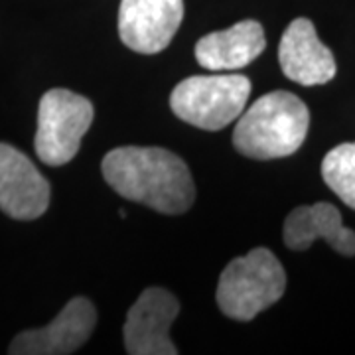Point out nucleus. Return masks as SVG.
Returning <instances> with one entry per match:
<instances>
[{
    "label": "nucleus",
    "instance_id": "nucleus-1",
    "mask_svg": "<svg viewBox=\"0 0 355 355\" xmlns=\"http://www.w3.org/2000/svg\"><path fill=\"white\" fill-rule=\"evenodd\" d=\"M103 178L119 196L164 216L186 214L196 200L188 164L158 146H121L105 154Z\"/></svg>",
    "mask_w": 355,
    "mask_h": 355
},
{
    "label": "nucleus",
    "instance_id": "nucleus-2",
    "mask_svg": "<svg viewBox=\"0 0 355 355\" xmlns=\"http://www.w3.org/2000/svg\"><path fill=\"white\" fill-rule=\"evenodd\" d=\"M308 127L306 103L291 91H272L243 111L233 130V146L254 160L286 158L302 146Z\"/></svg>",
    "mask_w": 355,
    "mask_h": 355
},
{
    "label": "nucleus",
    "instance_id": "nucleus-3",
    "mask_svg": "<svg viewBox=\"0 0 355 355\" xmlns=\"http://www.w3.org/2000/svg\"><path fill=\"white\" fill-rule=\"evenodd\" d=\"M286 291V272L272 251L257 247L233 259L217 284V306L231 320L249 322L277 304Z\"/></svg>",
    "mask_w": 355,
    "mask_h": 355
},
{
    "label": "nucleus",
    "instance_id": "nucleus-4",
    "mask_svg": "<svg viewBox=\"0 0 355 355\" xmlns=\"http://www.w3.org/2000/svg\"><path fill=\"white\" fill-rule=\"evenodd\" d=\"M251 95V79L237 73L191 76L180 81L170 107L178 119L203 130H221L237 121Z\"/></svg>",
    "mask_w": 355,
    "mask_h": 355
},
{
    "label": "nucleus",
    "instance_id": "nucleus-5",
    "mask_svg": "<svg viewBox=\"0 0 355 355\" xmlns=\"http://www.w3.org/2000/svg\"><path fill=\"white\" fill-rule=\"evenodd\" d=\"M95 109L87 97L67 89H50L38 105L36 154L48 166H64L79 153L81 139L93 123Z\"/></svg>",
    "mask_w": 355,
    "mask_h": 355
},
{
    "label": "nucleus",
    "instance_id": "nucleus-6",
    "mask_svg": "<svg viewBox=\"0 0 355 355\" xmlns=\"http://www.w3.org/2000/svg\"><path fill=\"white\" fill-rule=\"evenodd\" d=\"M180 312L176 296L164 288H146L130 306L125 320V347L130 355H176L170 326Z\"/></svg>",
    "mask_w": 355,
    "mask_h": 355
},
{
    "label": "nucleus",
    "instance_id": "nucleus-7",
    "mask_svg": "<svg viewBox=\"0 0 355 355\" xmlns=\"http://www.w3.org/2000/svg\"><path fill=\"white\" fill-rule=\"evenodd\" d=\"M184 18V0H121L119 36L128 50L158 53L170 46Z\"/></svg>",
    "mask_w": 355,
    "mask_h": 355
},
{
    "label": "nucleus",
    "instance_id": "nucleus-8",
    "mask_svg": "<svg viewBox=\"0 0 355 355\" xmlns=\"http://www.w3.org/2000/svg\"><path fill=\"white\" fill-rule=\"evenodd\" d=\"M97 324V310L87 298L69 300L55 320L36 330L18 334L8 347L12 355H67L77 352L91 338Z\"/></svg>",
    "mask_w": 355,
    "mask_h": 355
},
{
    "label": "nucleus",
    "instance_id": "nucleus-9",
    "mask_svg": "<svg viewBox=\"0 0 355 355\" xmlns=\"http://www.w3.org/2000/svg\"><path fill=\"white\" fill-rule=\"evenodd\" d=\"M50 205V184L32 160L0 142V209L12 219L30 221Z\"/></svg>",
    "mask_w": 355,
    "mask_h": 355
},
{
    "label": "nucleus",
    "instance_id": "nucleus-10",
    "mask_svg": "<svg viewBox=\"0 0 355 355\" xmlns=\"http://www.w3.org/2000/svg\"><path fill=\"white\" fill-rule=\"evenodd\" d=\"M279 62L286 79L304 87L324 85L338 71L334 53L318 38L316 28L308 18H296L284 30L279 46Z\"/></svg>",
    "mask_w": 355,
    "mask_h": 355
},
{
    "label": "nucleus",
    "instance_id": "nucleus-11",
    "mask_svg": "<svg viewBox=\"0 0 355 355\" xmlns=\"http://www.w3.org/2000/svg\"><path fill=\"white\" fill-rule=\"evenodd\" d=\"M284 245L292 251H306L322 239L343 257L355 254V231L343 227L342 214L328 202L300 205L284 219Z\"/></svg>",
    "mask_w": 355,
    "mask_h": 355
},
{
    "label": "nucleus",
    "instance_id": "nucleus-12",
    "mask_svg": "<svg viewBox=\"0 0 355 355\" xmlns=\"http://www.w3.org/2000/svg\"><path fill=\"white\" fill-rule=\"evenodd\" d=\"M265 48V28L257 20H241L198 40L196 60L209 71H233L251 64Z\"/></svg>",
    "mask_w": 355,
    "mask_h": 355
},
{
    "label": "nucleus",
    "instance_id": "nucleus-13",
    "mask_svg": "<svg viewBox=\"0 0 355 355\" xmlns=\"http://www.w3.org/2000/svg\"><path fill=\"white\" fill-rule=\"evenodd\" d=\"M322 178L347 207L355 209V142H343L324 156Z\"/></svg>",
    "mask_w": 355,
    "mask_h": 355
}]
</instances>
